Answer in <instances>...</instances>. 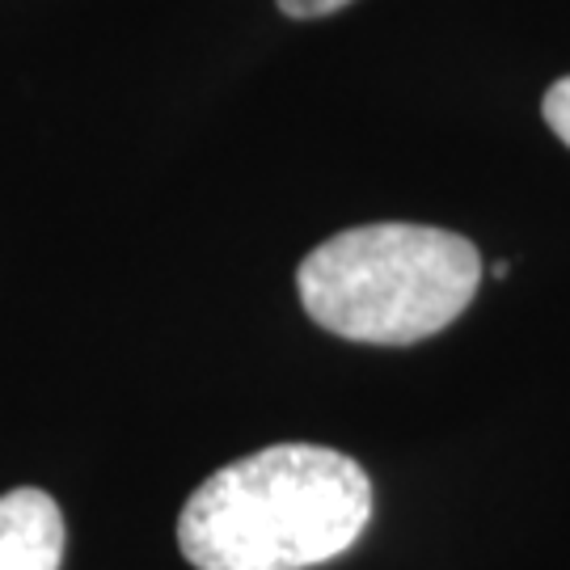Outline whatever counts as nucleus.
<instances>
[{"instance_id": "obj_1", "label": "nucleus", "mask_w": 570, "mask_h": 570, "mask_svg": "<svg viewBox=\"0 0 570 570\" xmlns=\"http://www.w3.org/2000/svg\"><path fill=\"white\" fill-rule=\"evenodd\" d=\"M372 482L322 444H271L212 473L178 520L195 570H308L364 537Z\"/></svg>"}, {"instance_id": "obj_2", "label": "nucleus", "mask_w": 570, "mask_h": 570, "mask_svg": "<svg viewBox=\"0 0 570 570\" xmlns=\"http://www.w3.org/2000/svg\"><path fill=\"white\" fill-rule=\"evenodd\" d=\"M482 284L473 242L431 225H360L322 242L296 275L301 305L351 343L406 346L449 330Z\"/></svg>"}, {"instance_id": "obj_3", "label": "nucleus", "mask_w": 570, "mask_h": 570, "mask_svg": "<svg viewBox=\"0 0 570 570\" xmlns=\"http://www.w3.org/2000/svg\"><path fill=\"white\" fill-rule=\"evenodd\" d=\"M63 515L47 490L0 494V570H60Z\"/></svg>"}, {"instance_id": "obj_4", "label": "nucleus", "mask_w": 570, "mask_h": 570, "mask_svg": "<svg viewBox=\"0 0 570 570\" xmlns=\"http://www.w3.org/2000/svg\"><path fill=\"white\" fill-rule=\"evenodd\" d=\"M541 115H546L553 136L570 148V77L550 85V94H546V102H541Z\"/></svg>"}, {"instance_id": "obj_5", "label": "nucleus", "mask_w": 570, "mask_h": 570, "mask_svg": "<svg viewBox=\"0 0 570 570\" xmlns=\"http://www.w3.org/2000/svg\"><path fill=\"white\" fill-rule=\"evenodd\" d=\"M343 4H351V0H279V9H284L287 18H330V13H338Z\"/></svg>"}]
</instances>
